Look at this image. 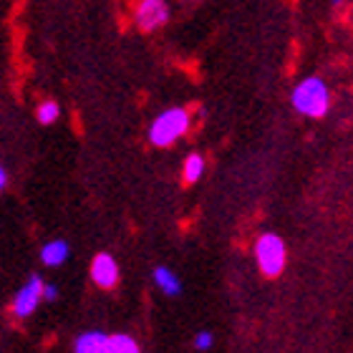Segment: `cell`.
Segmentation results:
<instances>
[{
    "instance_id": "6da1fadb",
    "label": "cell",
    "mask_w": 353,
    "mask_h": 353,
    "mask_svg": "<svg viewBox=\"0 0 353 353\" xmlns=\"http://www.w3.org/2000/svg\"><path fill=\"white\" fill-rule=\"evenodd\" d=\"M290 103H293V109L298 111L301 117L323 119L325 114H328V109H331V91H328L323 79L308 76V79H303V81L293 88Z\"/></svg>"
},
{
    "instance_id": "7a4b0ae2",
    "label": "cell",
    "mask_w": 353,
    "mask_h": 353,
    "mask_svg": "<svg viewBox=\"0 0 353 353\" xmlns=\"http://www.w3.org/2000/svg\"><path fill=\"white\" fill-rule=\"evenodd\" d=\"M187 129H190V114L179 109V106L176 109H167L149 126V141L154 147H170L179 137L187 134Z\"/></svg>"
},
{
    "instance_id": "3957f363",
    "label": "cell",
    "mask_w": 353,
    "mask_h": 353,
    "mask_svg": "<svg viewBox=\"0 0 353 353\" xmlns=\"http://www.w3.org/2000/svg\"><path fill=\"white\" fill-rule=\"evenodd\" d=\"M255 260H258L260 270L268 278H278L280 272L285 270V260H288L285 243L278 235L265 232V235L258 237V243H255Z\"/></svg>"
},
{
    "instance_id": "277c9868",
    "label": "cell",
    "mask_w": 353,
    "mask_h": 353,
    "mask_svg": "<svg viewBox=\"0 0 353 353\" xmlns=\"http://www.w3.org/2000/svg\"><path fill=\"white\" fill-rule=\"evenodd\" d=\"M134 21L141 30H157L170 21V6L164 0H139L134 10Z\"/></svg>"
},
{
    "instance_id": "5b68a950",
    "label": "cell",
    "mask_w": 353,
    "mask_h": 353,
    "mask_svg": "<svg viewBox=\"0 0 353 353\" xmlns=\"http://www.w3.org/2000/svg\"><path fill=\"white\" fill-rule=\"evenodd\" d=\"M43 301V280L38 275H30L26 285L15 293L13 298V316L15 318H28L38 308V303Z\"/></svg>"
},
{
    "instance_id": "8992f818",
    "label": "cell",
    "mask_w": 353,
    "mask_h": 353,
    "mask_svg": "<svg viewBox=\"0 0 353 353\" xmlns=\"http://www.w3.org/2000/svg\"><path fill=\"white\" fill-rule=\"evenodd\" d=\"M91 280L103 290H109V288H114L119 283V265L109 252H99L91 260Z\"/></svg>"
},
{
    "instance_id": "52a82bcc",
    "label": "cell",
    "mask_w": 353,
    "mask_h": 353,
    "mask_svg": "<svg viewBox=\"0 0 353 353\" xmlns=\"http://www.w3.org/2000/svg\"><path fill=\"white\" fill-rule=\"evenodd\" d=\"M76 353H109V336L101 331H88L81 333L74 341Z\"/></svg>"
},
{
    "instance_id": "ba28073f",
    "label": "cell",
    "mask_w": 353,
    "mask_h": 353,
    "mask_svg": "<svg viewBox=\"0 0 353 353\" xmlns=\"http://www.w3.org/2000/svg\"><path fill=\"white\" fill-rule=\"evenodd\" d=\"M68 243L66 240H51V243L43 245V250H41V260H43V265H48V268H59V265H63L68 260Z\"/></svg>"
},
{
    "instance_id": "9c48e42d",
    "label": "cell",
    "mask_w": 353,
    "mask_h": 353,
    "mask_svg": "<svg viewBox=\"0 0 353 353\" xmlns=\"http://www.w3.org/2000/svg\"><path fill=\"white\" fill-rule=\"evenodd\" d=\"M154 285L162 290L164 295H179L182 293V283H179V278H176V272H172L170 268H154Z\"/></svg>"
},
{
    "instance_id": "30bf717a",
    "label": "cell",
    "mask_w": 353,
    "mask_h": 353,
    "mask_svg": "<svg viewBox=\"0 0 353 353\" xmlns=\"http://www.w3.org/2000/svg\"><path fill=\"white\" fill-rule=\"evenodd\" d=\"M202 174H205V159L199 154H190L187 159H184V167H182V179L187 184H194L202 179Z\"/></svg>"
},
{
    "instance_id": "8fae6325",
    "label": "cell",
    "mask_w": 353,
    "mask_h": 353,
    "mask_svg": "<svg viewBox=\"0 0 353 353\" xmlns=\"http://www.w3.org/2000/svg\"><path fill=\"white\" fill-rule=\"evenodd\" d=\"M109 353H139V343L132 336L117 333V336H109Z\"/></svg>"
},
{
    "instance_id": "7c38bea8",
    "label": "cell",
    "mask_w": 353,
    "mask_h": 353,
    "mask_svg": "<svg viewBox=\"0 0 353 353\" xmlns=\"http://www.w3.org/2000/svg\"><path fill=\"white\" fill-rule=\"evenodd\" d=\"M59 117H61V109L56 101H43L38 106V121H41V124H53Z\"/></svg>"
},
{
    "instance_id": "4fadbf2b",
    "label": "cell",
    "mask_w": 353,
    "mask_h": 353,
    "mask_svg": "<svg viewBox=\"0 0 353 353\" xmlns=\"http://www.w3.org/2000/svg\"><path fill=\"white\" fill-rule=\"evenodd\" d=\"M212 343H214L212 333L202 331V333H197V336H194V348H197V351H210V348H212Z\"/></svg>"
},
{
    "instance_id": "5bb4252c",
    "label": "cell",
    "mask_w": 353,
    "mask_h": 353,
    "mask_svg": "<svg viewBox=\"0 0 353 353\" xmlns=\"http://www.w3.org/2000/svg\"><path fill=\"white\" fill-rule=\"evenodd\" d=\"M59 298V290H56V285H51V283H43V301H56Z\"/></svg>"
},
{
    "instance_id": "9a60e30c",
    "label": "cell",
    "mask_w": 353,
    "mask_h": 353,
    "mask_svg": "<svg viewBox=\"0 0 353 353\" xmlns=\"http://www.w3.org/2000/svg\"><path fill=\"white\" fill-rule=\"evenodd\" d=\"M6 184H8V172H6V167L0 164V192L6 190Z\"/></svg>"
},
{
    "instance_id": "2e32d148",
    "label": "cell",
    "mask_w": 353,
    "mask_h": 353,
    "mask_svg": "<svg viewBox=\"0 0 353 353\" xmlns=\"http://www.w3.org/2000/svg\"><path fill=\"white\" fill-rule=\"evenodd\" d=\"M331 3H333V6H341V3H343V0H331Z\"/></svg>"
}]
</instances>
